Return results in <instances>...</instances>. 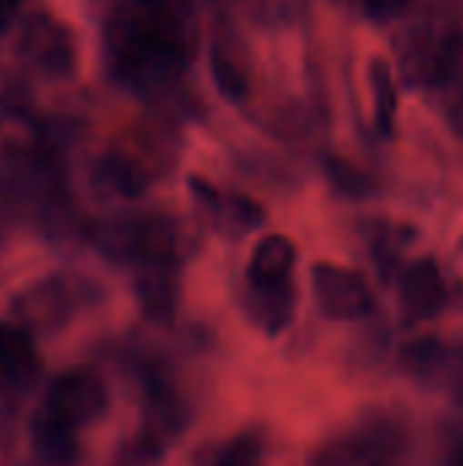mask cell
I'll return each instance as SVG.
<instances>
[{
  "mask_svg": "<svg viewBox=\"0 0 463 466\" xmlns=\"http://www.w3.org/2000/svg\"><path fill=\"white\" fill-rule=\"evenodd\" d=\"M194 38V14L186 0H131L112 22L115 71L131 82L172 76L186 68Z\"/></svg>",
  "mask_w": 463,
  "mask_h": 466,
  "instance_id": "obj_1",
  "label": "cell"
},
{
  "mask_svg": "<svg viewBox=\"0 0 463 466\" xmlns=\"http://www.w3.org/2000/svg\"><path fill=\"white\" fill-rule=\"evenodd\" d=\"M311 281L317 303L330 319H360L374 309L368 284L349 268L319 262L314 265Z\"/></svg>",
  "mask_w": 463,
  "mask_h": 466,
  "instance_id": "obj_2",
  "label": "cell"
},
{
  "mask_svg": "<svg viewBox=\"0 0 463 466\" xmlns=\"http://www.w3.org/2000/svg\"><path fill=\"white\" fill-rule=\"evenodd\" d=\"M22 52L38 71L49 76H65L74 68V41L63 22L49 14H35L22 30Z\"/></svg>",
  "mask_w": 463,
  "mask_h": 466,
  "instance_id": "obj_3",
  "label": "cell"
},
{
  "mask_svg": "<svg viewBox=\"0 0 463 466\" xmlns=\"http://www.w3.org/2000/svg\"><path fill=\"white\" fill-rule=\"evenodd\" d=\"M44 407L76 429L96 420L106 410V388L93 371H68L55 380Z\"/></svg>",
  "mask_w": 463,
  "mask_h": 466,
  "instance_id": "obj_4",
  "label": "cell"
},
{
  "mask_svg": "<svg viewBox=\"0 0 463 466\" xmlns=\"http://www.w3.org/2000/svg\"><path fill=\"white\" fill-rule=\"evenodd\" d=\"M442 300H445V287L437 262L428 257L412 262L401 276V309L407 322H423L434 317Z\"/></svg>",
  "mask_w": 463,
  "mask_h": 466,
  "instance_id": "obj_5",
  "label": "cell"
},
{
  "mask_svg": "<svg viewBox=\"0 0 463 466\" xmlns=\"http://www.w3.org/2000/svg\"><path fill=\"white\" fill-rule=\"evenodd\" d=\"M79 292L74 289V281L68 279H49L33 289H27L19 298V314L27 322L35 325H52L68 317V311L74 309Z\"/></svg>",
  "mask_w": 463,
  "mask_h": 466,
  "instance_id": "obj_6",
  "label": "cell"
},
{
  "mask_svg": "<svg viewBox=\"0 0 463 466\" xmlns=\"http://www.w3.org/2000/svg\"><path fill=\"white\" fill-rule=\"evenodd\" d=\"M30 437H33V448H35L38 459L46 464L65 466L76 456V429L46 407H41L35 412Z\"/></svg>",
  "mask_w": 463,
  "mask_h": 466,
  "instance_id": "obj_7",
  "label": "cell"
},
{
  "mask_svg": "<svg viewBox=\"0 0 463 466\" xmlns=\"http://www.w3.org/2000/svg\"><path fill=\"white\" fill-rule=\"evenodd\" d=\"M295 243L284 235H267L257 243L251 262H248V281L251 287H267V284H284L292 279L295 270Z\"/></svg>",
  "mask_w": 463,
  "mask_h": 466,
  "instance_id": "obj_8",
  "label": "cell"
},
{
  "mask_svg": "<svg viewBox=\"0 0 463 466\" xmlns=\"http://www.w3.org/2000/svg\"><path fill=\"white\" fill-rule=\"evenodd\" d=\"M136 292L150 317L166 319L175 309V262H142L136 273Z\"/></svg>",
  "mask_w": 463,
  "mask_h": 466,
  "instance_id": "obj_9",
  "label": "cell"
},
{
  "mask_svg": "<svg viewBox=\"0 0 463 466\" xmlns=\"http://www.w3.org/2000/svg\"><path fill=\"white\" fill-rule=\"evenodd\" d=\"M175 227L164 216L139 218L131 229V251L136 265L142 262H175Z\"/></svg>",
  "mask_w": 463,
  "mask_h": 466,
  "instance_id": "obj_10",
  "label": "cell"
},
{
  "mask_svg": "<svg viewBox=\"0 0 463 466\" xmlns=\"http://www.w3.org/2000/svg\"><path fill=\"white\" fill-rule=\"evenodd\" d=\"M38 371V355L30 336L8 322H0V377L8 382H30Z\"/></svg>",
  "mask_w": 463,
  "mask_h": 466,
  "instance_id": "obj_11",
  "label": "cell"
},
{
  "mask_svg": "<svg viewBox=\"0 0 463 466\" xmlns=\"http://www.w3.org/2000/svg\"><path fill=\"white\" fill-rule=\"evenodd\" d=\"M145 445L156 448L164 440H169L177 426L183 423L180 415V401L172 388L166 385H153L147 393V412H145Z\"/></svg>",
  "mask_w": 463,
  "mask_h": 466,
  "instance_id": "obj_12",
  "label": "cell"
},
{
  "mask_svg": "<svg viewBox=\"0 0 463 466\" xmlns=\"http://www.w3.org/2000/svg\"><path fill=\"white\" fill-rule=\"evenodd\" d=\"M248 309H251V314L257 317V322L262 328H267L270 333L281 330L292 319V309H295L292 281L267 284V287H251Z\"/></svg>",
  "mask_w": 463,
  "mask_h": 466,
  "instance_id": "obj_13",
  "label": "cell"
},
{
  "mask_svg": "<svg viewBox=\"0 0 463 466\" xmlns=\"http://www.w3.org/2000/svg\"><path fill=\"white\" fill-rule=\"evenodd\" d=\"M371 93H374V117L382 134L393 131V120L398 112V93H396V82H393V71L385 60H374L371 63Z\"/></svg>",
  "mask_w": 463,
  "mask_h": 466,
  "instance_id": "obj_14",
  "label": "cell"
},
{
  "mask_svg": "<svg viewBox=\"0 0 463 466\" xmlns=\"http://www.w3.org/2000/svg\"><path fill=\"white\" fill-rule=\"evenodd\" d=\"M368 453V442L363 437H341L322 445L308 466H357Z\"/></svg>",
  "mask_w": 463,
  "mask_h": 466,
  "instance_id": "obj_15",
  "label": "cell"
},
{
  "mask_svg": "<svg viewBox=\"0 0 463 466\" xmlns=\"http://www.w3.org/2000/svg\"><path fill=\"white\" fill-rule=\"evenodd\" d=\"M213 76L218 82V90L232 98V101H240L246 96V76L243 71L224 55V52H216L213 55Z\"/></svg>",
  "mask_w": 463,
  "mask_h": 466,
  "instance_id": "obj_16",
  "label": "cell"
},
{
  "mask_svg": "<svg viewBox=\"0 0 463 466\" xmlns=\"http://www.w3.org/2000/svg\"><path fill=\"white\" fill-rule=\"evenodd\" d=\"M104 180L112 186V188H117V191H123V194H136L139 188H142V177H139V172L131 167V164H126V161H120V158H109L106 164H104Z\"/></svg>",
  "mask_w": 463,
  "mask_h": 466,
  "instance_id": "obj_17",
  "label": "cell"
},
{
  "mask_svg": "<svg viewBox=\"0 0 463 466\" xmlns=\"http://www.w3.org/2000/svg\"><path fill=\"white\" fill-rule=\"evenodd\" d=\"M213 466H259V445L248 437L232 442Z\"/></svg>",
  "mask_w": 463,
  "mask_h": 466,
  "instance_id": "obj_18",
  "label": "cell"
},
{
  "mask_svg": "<svg viewBox=\"0 0 463 466\" xmlns=\"http://www.w3.org/2000/svg\"><path fill=\"white\" fill-rule=\"evenodd\" d=\"M363 5H366V11H368L371 16L388 19V16L401 14V11L409 5V0H363Z\"/></svg>",
  "mask_w": 463,
  "mask_h": 466,
  "instance_id": "obj_19",
  "label": "cell"
},
{
  "mask_svg": "<svg viewBox=\"0 0 463 466\" xmlns=\"http://www.w3.org/2000/svg\"><path fill=\"white\" fill-rule=\"evenodd\" d=\"M333 177H336L338 186L347 188V191H355V194L366 191V180H363L355 169H349V167H344V164H333Z\"/></svg>",
  "mask_w": 463,
  "mask_h": 466,
  "instance_id": "obj_20",
  "label": "cell"
},
{
  "mask_svg": "<svg viewBox=\"0 0 463 466\" xmlns=\"http://www.w3.org/2000/svg\"><path fill=\"white\" fill-rule=\"evenodd\" d=\"M16 3H19V0H0V30L14 19V14H16Z\"/></svg>",
  "mask_w": 463,
  "mask_h": 466,
  "instance_id": "obj_21",
  "label": "cell"
},
{
  "mask_svg": "<svg viewBox=\"0 0 463 466\" xmlns=\"http://www.w3.org/2000/svg\"><path fill=\"white\" fill-rule=\"evenodd\" d=\"M448 466H463V453H456V456L450 459V464Z\"/></svg>",
  "mask_w": 463,
  "mask_h": 466,
  "instance_id": "obj_22",
  "label": "cell"
}]
</instances>
